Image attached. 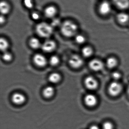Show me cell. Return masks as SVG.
Here are the masks:
<instances>
[{
    "label": "cell",
    "mask_w": 129,
    "mask_h": 129,
    "mask_svg": "<svg viewBox=\"0 0 129 129\" xmlns=\"http://www.w3.org/2000/svg\"><path fill=\"white\" fill-rule=\"evenodd\" d=\"M89 67L92 70L98 71L103 70L104 68V64L100 60L94 59L89 62Z\"/></svg>",
    "instance_id": "30bf717a"
},
{
    "label": "cell",
    "mask_w": 129,
    "mask_h": 129,
    "mask_svg": "<svg viewBox=\"0 0 129 129\" xmlns=\"http://www.w3.org/2000/svg\"><path fill=\"white\" fill-rule=\"evenodd\" d=\"M114 4L119 9L126 10L129 8V0H112Z\"/></svg>",
    "instance_id": "5bb4252c"
},
{
    "label": "cell",
    "mask_w": 129,
    "mask_h": 129,
    "mask_svg": "<svg viewBox=\"0 0 129 129\" xmlns=\"http://www.w3.org/2000/svg\"><path fill=\"white\" fill-rule=\"evenodd\" d=\"M106 64L108 68L113 69L117 66L118 61L115 57H110L107 59Z\"/></svg>",
    "instance_id": "e0dca14e"
},
{
    "label": "cell",
    "mask_w": 129,
    "mask_h": 129,
    "mask_svg": "<svg viewBox=\"0 0 129 129\" xmlns=\"http://www.w3.org/2000/svg\"><path fill=\"white\" fill-rule=\"evenodd\" d=\"M58 12L57 6L54 5H49L45 8L43 11V14L45 18L52 20L56 18Z\"/></svg>",
    "instance_id": "3957f363"
},
{
    "label": "cell",
    "mask_w": 129,
    "mask_h": 129,
    "mask_svg": "<svg viewBox=\"0 0 129 129\" xmlns=\"http://www.w3.org/2000/svg\"><path fill=\"white\" fill-rule=\"evenodd\" d=\"M30 16L32 20L36 21H39L41 19V14L37 11H32L30 13Z\"/></svg>",
    "instance_id": "603a6c76"
},
{
    "label": "cell",
    "mask_w": 129,
    "mask_h": 129,
    "mask_svg": "<svg viewBox=\"0 0 129 129\" xmlns=\"http://www.w3.org/2000/svg\"><path fill=\"white\" fill-rule=\"evenodd\" d=\"M13 103L16 105H22L25 102L26 98L25 95L19 92H16L13 94L11 98Z\"/></svg>",
    "instance_id": "4fadbf2b"
},
{
    "label": "cell",
    "mask_w": 129,
    "mask_h": 129,
    "mask_svg": "<svg viewBox=\"0 0 129 129\" xmlns=\"http://www.w3.org/2000/svg\"><path fill=\"white\" fill-rule=\"evenodd\" d=\"M117 19L120 24L122 25L126 24L129 21V14L124 12H121L117 14Z\"/></svg>",
    "instance_id": "9a60e30c"
},
{
    "label": "cell",
    "mask_w": 129,
    "mask_h": 129,
    "mask_svg": "<svg viewBox=\"0 0 129 129\" xmlns=\"http://www.w3.org/2000/svg\"><path fill=\"white\" fill-rule=\"evenodd\" d=\"M122 90V86L120 83L114 81L110 84L108 88V92L111 96L115 97L119 95Z\"/></svg>",
    "instance_id": "277c9868"
},
{
    "label": "cell",
    "mask_w": 129,
    "mask_h": 129,
    "mask_svg": "<svg viewBox=\"0 0 129 129\" xmlns=\"http://www.w3.org/2000/svg\"><path fill=\"white\" fill-rule=\"evenodd\" d=\"M61 76L59 73H51L49 76L48 80L51 83H58L60 80Z\"/></svg>",
    "instance_id": "d6986e66"
},
{
    "label": "cell",
    "mask_w": 129,
    "mask_h": 129,
    "mask_svg": "<svg viewBox=\"0 0 129 129\" xmlns=\"http://www.w3.org/2000/svg\"><path fill=\"white\" fill-rule=\"evenodd\" d=\"M82 53L83 56L85 57H90L93 54V50L91 47L86 46L83 48Z\"/></svg>",
    "instance_id": "ffe728a7"
},
{
    "label": "cell",
    "mask_w": 129,
    "mask_h": 129,
    "mask_svg": "<svg viewBox=\"0 0 129 129\" xmlns=\"http://www.w3.org/2000/svg\"><path fill=\"white\" fill-rule=\"evenodd\" d=\"M38 35L42 38H48L53 34L54 27L50 23L45 22H39L35 26Z\"/></svg>",
    "instance_id": "7a4b0ae2"
},
{
    "label": "cell",
    "mask_w": 129,
    "mask_h": 129,
    "mask_svg": "<svg viewBox=\"0 0 129 129\" xmlns=\"http://www.w3.org/2000/svg\"><path fill=\"white\" fill-rule=\"evenodd\" d=\"M49 62L50 64L52 66H56L59 63L60 59L57 56L54 55L51 57Z\"/></svg>",
    "instance_id": "cb8c5ba5"
},
{
    "label": "cell",
    "mask_w": 129,
    "mask_h": 129,
    "mask_svg": "<svg viewBox=\"0 0 129 129\" xmlns=\"http://www.w3.org/2000/svg\"><path fill=\"white\" fill-rule=\"evenodd\" d=\"M75 41L78 44H81L85 42L86 39L82 35H78L76 36Z\"/></svg>",
    "instance_id": "484cf974"
},
{
    "label": "cell",
    "mask_w": 129,
    "mask_h": 129,
    "mask_svg": "<svg viewBox=\"0 0 129 129\" xmlns=\"http://www.w3.org/2000/svg\"><path fill=\"white\" fill-rule=\"evenodd\" d=\"M56 47V44L54 41L48 40L44 42L42 45L41 48L44 52L50 53L55 49Z\"/></svg>",
    "instance_id": "9c48e42d"
},
{
    "label": "cell",
    "mask_w": 129,
    "mask_h": 129,
    "mask_svg": "<svg viewBox=\"0 0 129 129\" xmlns=\"http://www.w3.org/2000/svg\"><path fill=\"white\" fill-rule=\"evenodd\" d=\"M11 6L6 0H2L0 2V12L1 15L6 16L11 12Z\"/></svg>",
    "instance_id": "ba28073f"
},
{
    "label": "cell",
    "mask_w": 129,
    "mask_h": 129,
    "mask_svg": "<svg viewBox=\"0 0 129 129\" xmlns=\"http://www.w3.org/2000/svg\"><path fill=\"white\" fill-rule=\"evenodd\" d=\"M127 91H128V94L129 95V86H128V90H127Z\"/></svg>",
    "instance_id": "4dcf8cb0"
},
{
    "label": "cell",
    "mask_w": 129,
    "mask_h": 129,
    "mask_svg": "<svg viewBox=\"0 0 129 129\" xmlns=\"http://www.w3.org/2000/svg\"><path fill=\"white\" fill-rule=\"evenodd\" d=\"M86 87L90 90L96 89L98 86V83L97 80L91 76L87 77L85 80Z\"/></svg>",
    "instance_id": "8992f818"
},
{
    "label": "cell",
    "mask_w": 129,
    "mask_h": 129,
    "mask_svg": "<svg viewBox=\"0 0 129 129\" xmlns=\"http://www.w3.org/2000/svg\"><path fill=\"white\" fill-rule=\"evenodd\" d=\"M89 129H100L98 126L96 125H93L89 128Z\"/></svg>",
    "instance_id": "f546056e"
},
{
    "label": "cell",
    "mask_w": 129,
    "mask_h": 129,
    "mask_svg": "<svg viewBox=\"0 0 129 129\" xmlns=\"http://www.w3.org/2000/svg\"><path fill=\"white\" fill-rule=\"evenodd\" d=\"M69 63L70 65L73 68H79L83 65L84 61L80 56L77 54H74L70 57Z\"/></svg>",
    "instance_id": "5b68a950"
},
{
    "label": "cell",
    "mask_w": 129,
    "mask_h": 129,
    "mask_svg": "<svg viewBox=\"0 0 129 129\" xmlns=\"http://www.w3.org/2000/svg\"><path fill=\"white\" fill-rule=\"evenodd\" d=\"M113 124L111 122L107 121L104 123L102 126L103 129H114Z\"/></svg>",
    "instance_id": "4316f807"
},
{
    "label": "cell",
    "mask_w": 129,
    "mask_h": 129,
    "mask_svg": "<svg viewBox=\"0 0 129 129\" xmlns=\"http://www.w3.org/2000/svg\"><path fill=\"white\" fill-rule=\"evenodd\" d=\"M2 57L3 59L7 62H9L12 59V54L10 53L7 51L4 52L2 55Z\"/></svg>",
    "instance_id": "d4e9b609"
},
{
    "label": "cell",
    "mask_w": 129,
    "mask_h": 129,
    "mask_svg": "<svg viewBox=\"0 0 129 129\" xmlns=\"http://www.w3.org/2000/svg\"><path fill=\"white\" fill-rule=\"evenodd\" d=\"M33 61L35 64L39 67H44L47 63L46 58L41 54H37L34 56Z\"/></svg>",
    "instance_id": "7c38bea8"
},
{
    "label": "cell",
    "mask_w": 129,
    "mask_h": 129,
    "mask_svg": "<svg viewBox=\"0 0 129 129\" xmlns=\"http://www.w3.org/2000/svg\"><path fill=\"white\" fill-rule=\"evenodd\" d=\"M112 77L115 80H118L121 77V74L120 73L118 72H114L112 74Z\"/></svg>",
    "instance_id": "83f0119b"
},
{
    "label": "cell",
    "mask_w": 129,
    "mask_h": 129,
    "mask_svg": "<svg viewBox=\"0 0 129 129\" xmlns=\"http://www.w3.org/2000/svg\"><path fill=\"white\" fill-rule=\"evenodd\" d=\"M112 7L110 2L107 1L102 2L99 5L98 11L102 15H107L111 12Z\"/></svg>",
    "instance_id": "52a82bcc"
},
{
    "label": "cell",
    "mask_w": 129,
    "mask_h": 129,
    "mask_svg": "<svg viewBox=\"0 0 129 129\" xmlns=\"http://www.w3.org/2000/svg\"><path fill=\"white\" fill-rule=\"evenodd\" d=\"M22 3L24 7L28 10H33L35 7L34 0H23Z\"/></svg>",
    "instance_id": "44dd1931"
},
{
    "label": "cell",
    "mask_w": 129,
    "mask_h": 129,
    "mask_svg": "<svg viewBox=\"0 0 129 129\" xmlns=\"http://www.w3.org/2000/svg\"><path fill=\"white\" fill-rule=\"evenodd\" d=\"M85 104L88 107H93L96 106L97 103V99L94 95L88 94L86 95L84 99Z\"/></svg>",
    "instance_id": "8fae6325"
},
{
    "label": "cell",
    "mask_w": 129,
    "mask_h": 129,
    "mask_svg": "<svg viewBox=\"0 0 129 129\" xmlns=\"http://www.w3.org/2000/svg\"><path fill=\"white\" fill-rule=\"evenodd\" d=\"M7 19L6 16L1 14L0 17V23L1 25H4L7 22Z\"/></svg>",
    "instance_id": "f1b7e54d"
},
{
    "label": "cell",
    "mask_w": 129,
    "mask_h": 129,
    "mask_svg": "<svg viewBox=\"0 0 129 129\" xmlns=\"http://www.w3.org/2000/svg\"><path fill=\"white\" fill-rule=\"evenodd\" d=\"M9 43L4 38H1L0 39V48L1 51L5 52L8 48Z\"/></svg>",
    "instance_id": "7402d4cb"
},
{
    "label": "cell",
    "mask_w": 129,
    "mask_h": 129,
    "mask_svg": "<svg viewBox=\"0 0 129 129\" xmlns=\"http://www.w3.org/2000/svg\"><path fill=\"white\" fill-rule=\"evenodd\" d=\"M60 27L62 35L67 38L76 35L79 28L77 23L70 19H67L62 22Z\"/></svg>",
    "instance_id": "6da1fadb"
},
{
    "label": "cell",
    "mask_w": 129,
    "mask_h": 129,
    "mask_svg": "<svg viewBox=\"0 0 129 129\" xmlns=\"http://www.w3.org/2000/svg\"><path fill=\"white\" fill-rule=\"evenodd\" d=\"M29 44L30 47L34 49H38L41 47L40 41L37 38H33L30 40Z\"/></svg>",
    "instance_id": "ac0fdd59"
},
{
    "label": "cell",
    "mask_w": 129,
    "mask_h": 129,
    "mask_svg": "<svg viewBox=\"0 0 129 129\" xmlns=\"http://www.w3.org/2000/svg\"><path fill=\"white\" fill-rule=\"evenodd\" d=\"M54 93V89L52 86H48L44 89L43 95L44 97L49 98L53 96Z\"/></svg>",
    "instance_id": "2e32d148"
}]
</instances>
